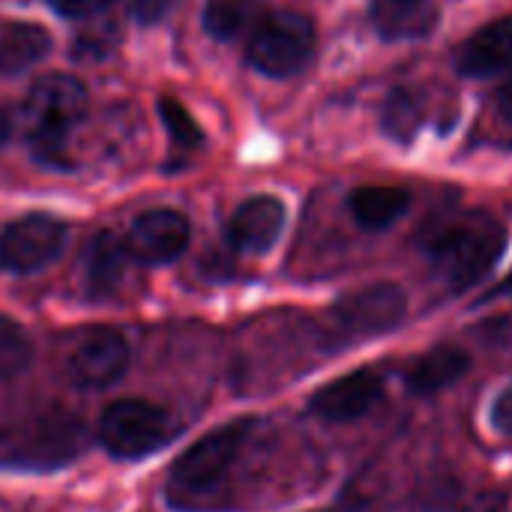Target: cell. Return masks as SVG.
Segmentation results:
<instances>
[{"label":"cell","mask_w":512,"mask_h":512,"mask_svg":"<svg viewBox=\"0 0 512 512\" xmlns=\"http://www.w3.org/2000/svg\"><path fill=\"white\" fill-rule=\"evenodd\" d=\"M84 450V426L69 411L30 414L0 429V465L48 471L63 468Z\"/></svg>","instance_id":"3"},{"label":"cell","mask_w":512,"mask_h":512,"mask_svg":"<svg viewBox=\"0 0 512 512\" xmlns=\"http://www.w3.org/2000/svg\"><path fill=\"white\" fill-rule=\"evenodd\" d=\"M129 369V345L114 327H90L75 336L66 354L69 378L84 390H102Z\"/></svg>","instance_id":"8"},{"label":"cell","mask_w":512,"mask_h":512,"mask_svg":"<svg viewBox=\"0 0 512 512\" xmlns=\"http://www.w3.org/2000/svg\"><path fill=\"white\" fill-rule=\"evenodd\" d=\"M159 114H162V123H165L168 135H171L180 147H201L204 132H201V126L195 123V117H192L177 99H162V102H159Z\"/></svg>","instance_id":"22"},{"label":"cell","mask_w":512,"mask_h":512,"mask_svg":"<svg viewBox=\"0 0 512 512\" xmlns=\"http://www.w3.org/2000/svg\"><path fill=\"white\" fill-rule=\"evenodd\" d=\"M492 426L504 438H512V384H507L492 405Z\"/></svg>","instance_id":"25"},{"label":"cell","mask_w":512,"mask_h":512,"mask_svg":"<svg viewBox=\"0 0 512 512\" xmlns=\"http://www.w3.org/2000/svg\"><path fill=\"white\" fill-rule=\"evenodd\" d=\"M174 435H177L174 417L165 408L144 402V399L111 402L102 411L99 429H96L102 450L123 462L159 453L162 447L174 441Z\"/></svg>","instance_id":"5"},{"label":"cell","mask_w":512,"mask_h":512,"mask_svg":"<svg viewBox=\"0 0 512 512\" xmlns=\"http://www.w3.org/2000/svg\"><path fill=\"white\" fill-rule=\"evenodd\" d=\"M423 123V108L420 99L411 90H393L387 105H384V129L396 141H411Z\"/></svg>","instance_id":"21"},{"label":"cell","mask_w":512,"mask_h":512,"mask_svg":"<svg viewBox=\"0 0 512 512\" xmlns=\"http://www.w3.org/2000/svg\"><path fill=\"white\" fill-rule=\"evenodd\" d=\"M285 228V207L273 195H255L237 207L228 225V240L237 252L264 255L273 249Z\"/></svg>","instance_id":"12"},{"label":"cell","mask_w":512,"mask_h":512,"mask_svg":"<svg viewBox=\"0 0 512 512\" xmlns=\"http://www.w3.org/2000/svg\"><path fill=\"white\" fill-rule=\"evenodd\" d=\"M381 396H384V378L372 369H360L321 387L312 396L309 411L327 423H351L369 414L381 402Z\"/></svg>","instance_id":"11"},{"label":"cell","mask_w":512,"mask_h":512,"mask_svg":"<svg viewBox=\"0 0 512 512\" xmlns=\"http://www.w3.org/2000/svg\"><path fill=\"white\" fill-rule=\"evenodd\" d=\"M471 360L462 348H453V345H435L432 351H426L414 369L408 372V387L411 393H420V396H432L438 390H447L453 387L456 381L465 378Z\"/></svg>","instance_id":"17"},{"label":"cell","mask_w":512,"mask_h":512,"mask_svg":"<svg viewBox=\"0 0 512 512\" xmlns=\"http://www.w3.org/2000/svg\"><path fill=\"white\" fill-rule=\"evenodd\" d=\"M9 129H12V126H9V117L0 111V147H3V144H6V138H9Z\"/></svg>","instance_id":"28"},{"label":"cell","mask_w":512,"mask_h":512,"mask_svg":"<svg viewBox=\"0 0 512 512\" xmlns=\"http://www.w3.org/2000/svg\"><path fill=\"white\" fill-rule=\"evenodd\" d=\"M66 246V225L45 213H30L0 231V267L27 276L48 267Z\"/></svg>","instance_id":"7"},{"label":"cell","mask_w":512,"mask_h":512,"mask_svg":"<svg viewBox=\"0 0 512 512\" xmlns=\"http://www.w3.org/2000/svg\"><path fill=\"white\" fill-rule=\"evenodd\" d=\"M60 15L66 18H90V15H99L105 12L108 6H114L117 0H48Z\"/></svg>","instance_id":"23"},{"label":"cell","mask_w":512,"mask_h":512,"mask_svg":"<svg viewBox=\"0 0 512 512\" xmlns=\"http://www.w3.org/2000/svg\"><path fill=\"white\" fill-rule=\"evenodd\" d=\"M498 108H501V114L512 120V75L501 84V90H498Z\"/></svg>","instance_id":"27"},{"label":"cell","mask_w":512,"mask_h":512,"mask_svg":"<svg viewBox=\"0 0 512 512\" xmlns=\"http://www.w3.org/2000/svg\"><path fill=\"white\" fill-rule=\"evenodd\" d=\"M459 512H510L507 510V495L504 492H480L468 498V504Z\"/></svg>","instance_id":"26"},{"label":"cell","mask_w":512,"mask_h":512,"mask_svg":"<svg viewBox=\"0 0 512 512\" xmlns=\"http://www.w3.org/2000/svg\"><path fill=\"white\" fill-rule=\"evenodd\" d=\"M507 249V231L486 213H468L444 222L429 240L426 252L453 291H468L483 282Z\"/></svg>","instance_id":"1"},{"label":"cell","mask_w":512,"mask_h":512,"mask_svg":"<svg viewBox=\"0 0 512 512\" xmlns=\"http://www.w3.org/2000/svg\"><path fill=\"white\" fill-rule=\"evenodd\" d=\"M189 234H192V228L183 213L159 207V210L141 213L132 222L126 249H129V258H135L138 264L159 267V264L177 261L186 252Z\"/></svg>","instance_id":"10"},{"label":"cell","mask_w":512,"mask_h":512,"mask_svg":"<svg viewBox=\"0 0 512 512\" xmlns=\"http://www.w3.org/2000/svg\"><path fill=\"white\" fill-rule=\"evenodd\" d=\"M180 0H132V15L141 24H159Z\"/></svg>","instance_id":"24"},{"label":"cell","mask_w":512,"mask_h":512,"mask_svg":"<svg viewBox=\"0 0 512 512\" xmlns=\"http://www.w3.org/2000/svg\"><path fill=\"white\" fill-rule=\"evenodd\" d=\"M411 207V195L399 186H360L348 198L354 222L366 231H384Z\"/></svg>","instance_id":"16"},{"label":"cell","mask_w":512,"mask_h":512,"mask_svg":"<svg viewBox=\"0 0 512 512\" xmlns=\"http://www.w3.org/2000/svg\"><path fill=\"white\" fill-rule=\"evenodd\" d=\"M312 54L315 24L303 12L291 9L267 12L246 45V63L267 78H291L303 72Z\"/></svg>","instance_id":"6"},{"label":"cell","mask_w":512,"mask_h":512,"mask_svg":"<svg viewBox=\"0 0 512 512\" xmlns=\"http://www.w3.org/2000/svg\"><path fill=\"white\" fill-rule=\"evenodd\" d=\"M33 363L30 336L6 315H0V381H12Z\"/></svg>","instance_id":"20"},{"label":"cell","mask_w":512,"mask_h":512,"mask_svg":"<svg viewBox=\"0 0 512 512\" xmlns=\"http://www.w3.org/2000/svg\"><path fill=\"white\" fill-rule=\"evenodd\" d=\"M126 240H120L111 231H102L90 240L87 255H84V276H87V291L93 297H108L117 291L126 273Z\"/></svg>","instance_id":"15"},{"label":"cell","mask_w":512,"mask_h":512,"mask_svg":"<svg viewBox=\"0 0 512 512\" xmlns=\"http://www.w3.org/2000/svg\"><path fill=\"white\" fill-rule=\"evenodd\" d=\"M372 24L384 39H417L438 24L435 0H375Z\"/></svg>","instance_id":"14"},{"label":"cell","mask_w":512,"mask_h":512,"mask_svg":"<svg viewBox=\"0 0 512 512\" xmlns=\"http://www.w3.org/2000/svg\"><path fill=\"white\" fill-rule=\"evenodd\" d=\"M405 309H408L405 291L399 285L378 282V285H366L360 291L345 294L333 306V324L345 336H357V339L381 336L402 324Z\"/></svg>","instance_id":"9"},{"label":"cell","mask_w":512,"mask_h":512,"mask_svg":"<svg viewBox=\"0 0 512 512\" xmlns=\"http://www.w3.org/2000/svg\"><path fill=\"white\" fill-rule=\"evenodd\" d=\"M51 51V36L39 24L12 21L0 30V75H21Z\"/></svg>","instance_id":"18"},{"label":"cell","mask_w":512,"mask_h":512,"mask_svg":"<svg viewBox=\"0 0 512 512\" xmlns=\"http://www.w3.org/2000/svg\"><path fill=\"white\" fill-rule=\"evenodd\" d=\"M261 9H264V0H210L204 9V27L210 36L231 42L252 21H258Z\"/></svg>","instance_id":"19"},{"label":"cell","mask_w":512,"mask_h":512,"mask_svg":"<svg viewBox=\"0 0 512 512\" xmlns=\"http://www.w3.org/2000/svg\"><path fill=\"white\" fill-rule=\"evenodd\" d=\"M512 66V15L498 18L468 36L456 54V69L468 78H486Z\"/></svg>","instance_id":"13"},{"label":"cell","mask_w":512,"mask_h":512,"mask_svg":"<svg viewBox=\"0 0 512 512\" xmlns=\"http://www.w3.org/2000/svg\"><path fill=\"white\" fill-rule=\"evenodd\" d=\"M87 114V87L75 75H45L39 78L24 105V129L27 141L39 162L66 165V138Z\"/></svg>","instance_id":"2"},{"label":"cell","mask_w":512,"mask_h":512,"mask_svg":"<svg viewBox=\"0 0 512 512\" xmlns=\"http://www.w3.org/2000/svg\"><path fill=\"white\" fill-rule=\"evenodd\" d=\"M252 429H255V420L243 417V420H234V423H225V426L207 432L195 447H189L174 462L171 477H168L171 504L192 507V501L213 492L231 471V465L240 456Z\"/></svg>","instance_id":"4"}]
</instances>
